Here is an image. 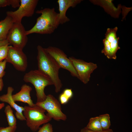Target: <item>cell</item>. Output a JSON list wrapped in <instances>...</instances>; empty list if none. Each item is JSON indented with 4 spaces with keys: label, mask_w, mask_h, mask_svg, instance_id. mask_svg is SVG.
Segmentation results:
<instances>
[{
    "label": "cell",
    "mask_w": 132,
    "mask_h": 132,
    "mask_svg": "<svg viewBox=\"0 0 132 132\" xmlns=\"http://www.w3.org/2000/svg\"><path fill=\"white\" fill-rule=\"evenodd\" d=\"M53 130L52 125L48 123L44 124L40 127L37 132H53Z\"/></svg>",
    "instance_id": "cell-22"
},
{
    "label": "cell",
    "mask_w": 132,
    "mask_h": 132,
    "mask_svg": "<svg viewBox=\"0 0 132 132\" xmlns=\"http://www.w3.org/2000/svg\"><path fill=\"white\" fill-rule=\"evenodd\" d=\"M35 104L46 111L47 113L46 115L52 119L57 121H65L67 119L66 115L62 111L60 103L51 94L47 95L43 101L36 102Z\"/></svg>",
    "instance_id": "cell-6"
},
{
    "label": "cell",
    "mask_w": 132,
    "mask_h": 132,
    "mask_svg": "<svg viewBox=\"0 0 132 132\" xmlns=\"http://www.w3.org/2000/svg\"><path fill=\"white\" fill-rule=\"evenodd\" d=\"M5 59L7 62L11 64L19 71L24 72L26 69L27 58L22 50L9 46L8 55Z\"/></svg>",
    "instance_id": "cell-11"
},
{
    "label": "cell",
    "mask_w": 132,
    "mask_h": 132,
    "mask_svg": "<svg viewBox=\"0 0 132 132\" xmlns=\"http://www.w3.org/2000/svg\"><path fill=\"white\" fill-rule=\"evenodd\" d=\"M62 93L69 99L71 98L73 95V93L71 89H66L64 90Z\"/></svg>",
    "instance_id": "cell-26"
},
{
    "label": "cell",
    "mask_w": 132,
    "mask_h": 132,
    "mask_svg": "<svg viewBox=\"0 0 132 132\" xmlns=\"http://www.w3.org/2000/svg\"><path fill=\"white\" fill-rule=\"evenodd\" d=\"M14 90L12 87H8L7 93L0 96V101L8 103L11 107L15 110V116L17 119L21 121H25L26 119L22 113L24 110V107L17 104L12 98V94Z\"/></svg>",
    "instance_id": "cell-12"
},
{
    "label": "cell",
    "mask_w": 132,
    "mask_h": 132,
    "mask_svg": "<svg viewBox=\"0 0 132 132\" xmlns=\"http://www.w3.org/2000/svg\"><path fill=\"white\" fill-rule=\"evenodd\" d=\"M38 0H20L18 9L14 11H8L7 15L11 17L13 23L21 22L24 17L32 16L38 3Z\"/></svg>",
    "instance_id": "cell-8"
},
{
    "label": "cell",
    "mask_w": 132,
    "mask_h": 132,
    "mask_svg": "<svg viewBox=\"0 0 132 132\" xmlns=\"http://www.w3.org/2000/svg\"><path fill=\"white\" fill-rule=\"evenodd\" d=\"M59 99L61 103L63 104L67 103L69 99L63 93L60 95Z\"/></svg>",
    "instance_id": "cell-25"
},
{
    "label": "cell",
    "mask_w": 132,
    "mask_h": 132,
    "mask_svg": "<svg viewBox=\"0 0 132 132\" xmlns=\"http://www.w3.org/2000/svg\"><path fill=\"white\" fill-rule=\"evenodd\" d=\"M112 0H90L93 3L100 5L103 7L105 11L112 16L117 18L120 13L121 5H118L117 8L113 4Z\"/></svg>",
    "instance_id": "cell-15"
},
{
    "label": "cell",
    "mask_w": 132,
    "mask_h": 132,
    "mask_svg": "<svg viewBox=\"0 0 132 132\" xmlns=\"http://www.w3.org/2000/svg\"><path fill=\"white\" fill-rule=\"evenodd\" d=\"M26 31L21 22L14 23L6 39L14 47L22 50L28 41Z\"/></svg>",
    "instance_id": "cell-7"
},
{
    "label": "cell",
    "mask_w": 132,
    "mask_h": 132,
    "mask_svg": "<svg viewBox=\"0 0 132 132\" xmlns=\"http://www.w3.org/2000/svg\"><path fill=\"white\" fill-rule=\"evenodd\" d=\"M69 58L77 73L79 79L84 84H87L90 80L91 74L97 68V65L92 62H88L73 56Z\"/></svg>",
    "instance_id": "cell-10"
},
{
    "label": "cell",
    "mask_w": 132,
    "mask_h": 132,
    "mask_svg": "<svg viewBox=\"0 0 132 132\" xmlns=\"http://www.w3.org/2000/svg\"><path fill=\"white\" fill-rule=\"evenodd\" d=\"M32 88L28 85L24 84L22 85L20 90L15 94L12 95V98L15 102L19 101L27 103L29 106L33 107L35 105L31 99L30 93Z\"/></svg>",
    "instance_id": "cell-14"
},
{
    "label": "cell",
    "mask_w": 132,
    "mask_h": 132,
    "mask_svg": "<svg viewBox=\"0 0 132 132\" xmlns=\"http://www.w3.org/2000/svg\"><path fill=\"white\" fill-rule=\"evenodd\" d=\"M37 49L38 69L51 79L55 87V92H59L63 85L59 76L60 67L45 48L38 45Z\"/></svg>",
    "instance_id": "cell-1"
},
{
    "label": "cell",
    "mask_w": 132,
    "mask_h": 132,
    "mask_svg": "<svg viewBox=\"0 0 132 132\" xmlns=\"http://www.w3.org/2000/svg\"><path fill=\"white\" fill-rule=\"evenodd\" d=\"M17 126L14 127L8 126L0 127V132H15L17 128Z\"/></svg>",
    "instance_id": "cell-24"
},
{
    "label": "cell",
    "mask_w": 132,
    "mask_h": 132,
    "mask_svg": "<svg viewBox=\"0 0 132 132\" xmlns=\"http://www.w3.org/2000/svg\"><path fill=\"white\" fill-rule=\"evenodd\" d=\"M86 127L89 130L94 131H103L99 116L91 118Z\"/></svg>",
    "instance_id": "cell-17"
},
{
    "label": "cell",
    "mask_w": 132,
    "mask_h": 132,
    "mask_svg": "<svg viewBox=\"0 0 132 132\" xmlns=\"http://www.w3.org/2000/svg\"><path fill=\"white\" fill-rule=\"evenodd\" d=\"M80 132H114L111 129H110L107 130L102 131H94L89 130L87 129L86 127L81 129Z\"/></svg>",
    "instance_id": "cell-27"
},
{
    "label": "cell",
    "mask_w": 132,
    "mask_h": 132,
    "mask_svg": "<svg viewBox=\"0 0 132 132\" xmlns=\"http://www.w3.org/2000/svg\"><path fill=\"white\" fill-rule=\"evenodd\" d=\"M9 44H7L0 46V58L1 61L6 58L8 52Z\"/></svg>",
    "instance_id": "cell-21"
},
{
    "label": "cell",
    "mask_w": 132,
    "mask_h": 132,
    "mask_svg": "<svg viewBox=\"0 0 132 132\" xmlns=\"http://www.w3.org/2000/svg\"><path fill=\"white\" fill-rule=\"evenodd\" d=\"M4 111L6 116L9 126L14 127L16 126V119L13 114V110L9 105L6 106Z\"/></svg>",
    "instance_id": "cell-18"
},
{
    "label": "cell",
    "mask_w": 132,
    "mask_h": 132,
    "mask_svg": "<svg viewBox=\"0 0 132 132\" xmlns=\"http://www.w3.org/2000/svg\"><path fill=\"white\" fill-rule=\"evenodd\" d=\"M13 23L11 18L7 15L3 20L0 21V40H6Z\"/></svg>",
    "instance_id": "cell-16"
},
{
    "label": "cell",
    "mask_w": 132,
    "mask_h": 132,
    "mask_svg": "<svg viewBox=\"0 0 132 132\" xmlns=\"http://www.w3.org/2000/svg\"><path fill=\"white\" fill-rule=\"evenodd\" d=\"M7 63L5 59L0 62V78H2L5 75V70Z\"/></svg>",
    "instance_id": "cell-23"
},
{
    "label": "cell",
    "mask_w": 132,
    "mask_h": 132,
    "mask_svg": "<svg viewBox=\"0 0 132 132\" xmlns=\"http://www.w3.org/2000/svg\"><path fill=\"white\" fill-rule=\"evenodd\" d=\"M118 29L117 27L107 28L103 40L104 47L101 52L109 59L116 60V53L120 48L118 44L119 38L116 34Z\"/></svg>",
    "instance_id": "cell-5"
},
{
    "label": "cell",
    "mask_w": 132,
    "mask_h": 132,
    "mask_svg": "<svg viewBox=\"0 0 132 132\" xmlns=\"http://www.w3.org/2000/svg\"><path fill=\"white\" fill-rule=\"evenodd\" d=\"M7 44H9L6 39L4 40H0V46Z\"/></svg>",
    "instance_id": "cell-28"
},
{
    "label": "cell",
    "mask_w": 132,
    "mask_h": 132,
    "mask_svg": "<svg viewBox=\"0 0 132 132\" xmlns=\"http://www.w3.org/2000/svg\"><path fill=\"white\" fill-rule=\"evenodd\" d=\"M24 108L23 114L26 125L33 132L38 130L41 125L48 123L52 119L45 114L44 109L35 104L33 107L25 106Z\"/></svg>",
    "instance_id": "cell-4"
},
{
    "label": "cell",
    "mask_w": 132,
    "mask_h": 132,
    "mask_svg": "<svg viewBox=\"0 0 132 132\" xmlns=\"http://www.w3.org/2000/svg\"><path fill=\"white\" fill-rule=\"evenodd\" d=\"M23 80L26 82L31 83L34 87L37 98L36 102H42L45 99L47 95L44 92L45 87L53 85L51 79L38 69L31 70L26 73Z\"/></svg>",
    "instance_id": "cell-3"
},
{
    "label": "cell",
    "mask_w": 132,
    "mask_h": 132,
    "mask_svg": "<svg viewBox=\"0 0 132 132\" xmlns=\"http://www.w3.org/2000/svg\"><path fill=\"white\" fill-rule=\"evenodd\" d=\"M45 49L54 59L60 68L68 70L72 76L79 79L78 75L71 61L62 50L52 46H49Z\"/></svg>",
    "instance_id": "cell-9"
},
{
    "label": "cell",
    "mask_w": 132,
    "mask_h": 132,
    "mask_svg": "<svg viewBox=\"0 0 132 132\" xmlns=\"http://www.w3.org/2000/svg\"><path fill=\"white\" fill-rule=\"evenodd\" d=\"M36 13L41 14L36 22L31 29L26 31L28 35L33 33L51 34L54 32L60 24L59 13L54 8H46L37 10Z\"/></svg>",
    "instance_id": "cell-2"
},
{
    "label": "cell",
    "mask_w": 132,
    "mask_h": 132,
    "mask_svg": "<svg viewBox=\"0 0 132 132\" xmlns=\"http://www.w3.org/2000/svg\"><path fill=\"white\" fill-rule=\"evenodd\" d=\"M1 61H1V59H0V62Z\"/></svg>",
    "instance_id": "cell-31"
},
{
    "label": "cell",
    "mask_w": 132,
    "mask_h": 132,
    "mask_svg": "<svg viewBox=\"0 0 132 132\" xmlns=\"http://www.w3.org/2000/svg\"><path fill=\"white\" fill-rule=\"evenodd\" d=\"M5 106V104L4 103H0V110L3 108Z\"/></svg>",
    "instance_id": "cell-30"
},
{
    "label": "cell",
    "mask_w": 132,
    "mask_h": 132,
    "mask_svg": "<svg viewBox=\"0 0 132 132\" xmlns=\"http://www.w3.org/2000/svg\"><path fill=\"white\" fill-rule=\"evenodd\" d=\"M3 86V83L2 78H0V91H1Z\"/></svg>",
    "instance_id": "cell-29"
},
{
    "label": "cell",
    "mask_w": 132,
    "mask_h": 132,
    "mask_svg": "<svg viewBox=\"0 0 132 132\" xmlns=\"http://www.w3.org/2000/svg\"><path fill=\"white\" fill-rule=\"evenodd\" d=\"M82 1L81 0H58L57 1L59 6L60 24H63L70 21L69 18L66 15L67 10L71 7H75Z\"/></svg>",
    "instance_id": "cell-13"
},
{
    "label": "cell",
    "mask_w": 132,
    "mask_h": 132,
    "mask_svg": "<svg viewBox=\"0 0 132 132\" xmlns=\"http://www.w3.org/2000/svg\"><path fill=\"white\" fill-rule=\"evenodd\" d=\"M20 0H0V7L11 6L13 8L19 7Z\"/></svg>",
    "instance_id": "cell-20"
},
{
    "label": "cell",
    "mask_w": 132,
    "mask_h": 132,
    "mask_svg": "<svg viewBox=\"0 0 132 132\" xmlns=\"http://www.w3.org/2000/svg\"><path fill=\"white\" fill-rule=\"evenodd\" d=\"M99 117L102 130L106 131L110 129L111 124L109 115L108 114L101 115Z\"/></svg>",
    "instance_id": "cell-19"
}]
</instances>
